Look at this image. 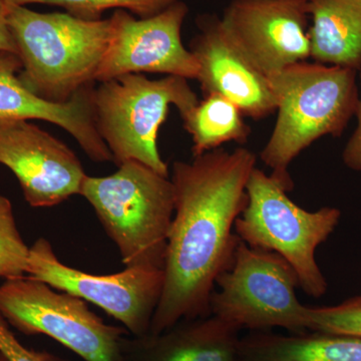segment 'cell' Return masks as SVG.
Returning <instances> with one entry per match:
<instances>
[{
    "mask_svg": "<svg viewBox=\"0 0 361 361\" xmlns=\"http://www.w3.org/2000/svg\"><path fill=\"white\" fill-rule=\"evenodd\" d=\"M256 167L250 149L219 148L173 164L175 211L169 230L163 293L149 334L211 315L216 280L229 269L240 239L236 220Z\"/></svg>",
    "mask_w": 361,
    "mask_h": 361,
    "instance_id": "6da1fadb",
    "label": "cell"
},
{
    "mask_svg": "<svg viewBox=\"0 0 361 361\" xmlns=\"http://www.w3.org/2000/svg\"><path fill=\"white\" fill-rule=\"evenodd\" d=\"M357 71L301 61L268 75L276 97L277 120L260 154L271 176L287 192L294 188L289 167L313 142L341 137L357 110Z\"/></svg>",
    "mask_w": 361,
    "mask_h": 361,
    "instance_id": "7a4b0ae2",
    "label": "cell"
},
{
    "mask_svg": "<svg viewBox=\"0 0 361 361\" xmlns=\"http://www.w3.org/2000/svg\"><path fill=\"white\" fill-rule=\"evenodd\" d=\"M6 6L23 63L18 78L25 87L42 99L63 104L94 85L110 44V18L87 20L68 13Z\"/></svg>",
    "mask_w": 361,
    "mask_h": 361,
    "instance_id": "3957f363",
    "label": "cell"
},
{
    "mask_svg": "<svg viewBox=\"0 0 361 361\" xmlns=\"http://www.w3.org/2000/svg\"><path fill=\"white\" fill-rule=\"evenodd\" d=\"M106 177L87 176L80 190L113 240L126 267L164 270L175 211L169 177L137 161H127Z\"/></svg>",
    "mask_w": 361,
    "mask_h": 361,
    "instance_id": "277c9868",
    "label": "cell"
},
{
    "mask_svg": "<svg viewBox=\"0 0 361 361\" xmlns=\"http://www.w3.org/2000/svg\"><path fill=\"white\" fill-rule=\"evenodd\" d=\"M277 180L255 167L247 182V204L235 222L246 245L281 256L295 272L298 285L313 298L329 284L316 261V250L336 231L341 212L334 207L305 210L289 198Z\"/></svg>",
    "mask_w": 361,
    "mask_h": 361,
    "instance_id": "5b68a950",
    "label": "cell"
},
{
    "mask_svg": "<svg viewBox=\"0 0 361 361\" xmlns=\"http://www.w3.org/2000/svg\"><path fill=\"white\" fill-rule=\"evenodd\" d=\"M188 80L178 75L149 80L142 73H128L94 87V123L116 166L137 161L169 177L158 149L159 130L171 106L183 118L199 103Z\"/></svg>",
    "mask_w": 361,
    "mask_h": 361,
    "instance_id": "8992f818",
    "label": "cell"
},
{
    "mask_svg": "<svg viewBox=\"0 0 361 361\" xmlns=\"http://www.w3.org/2000/svg\"><path fill=\"white\" fill-rule=\"evenodd\" d=\"M0 315L18 331L51 337L85 361H123L130 336L104 323L84 299L25 275L0 285Z\"/></svg>",
    "mask_w": 361,
    "mask_h": 361,
    "instance_id": "52a82bcc",
    "label": "cell"
},
{
    "mask_svg": "<svg viewBox=\"0 0 361 361\" xmlns=\"http://www.w3.org/2000/svg\"><path fill=\"white\" fill-rule=\"evenodd\" d=\"M217 286L211 314L239 330L281 327L293 334L307 332V306L297 298L295 272L278 254L251 248L240 240L232 265L217 278Z\"/></svg>",
    "mask_w": 361,
    "mask_h": 361,
    "instance_id": "ba28073f",
    "label": "cell"
},
{
    "mask_svg": "<svg viewBox=\"0 0 361 361\" xmlns=\"http://www.w3.org/2000/svg\"><path fill=\"white\" fill-rule=\"evenodd\" d=\"M27 274L56 290L94 304L135 337L149 334L165 281L164 270L158 268L126 267L108 275L75 269L59 260L45 238L30 247Z\"/></svg>",
    "mask_w": 361,
    "mask_h": 361,
    "instance_id": "9c48e42d",
    "label": "cell"
},
{
    "mask_svg": "<svg viewBox=\"0 0 361 361\" xmlns=\"http://www.w3.org/2000/svg\"><path fill=\"white\" fill-rule=\"evenodd\" d=\"M188 11L187 4L180 0L146 18H137L127 11L116 9L110 18V44L96 82L142 73L197 80L198 63L180 37Z\"/></svg>",
    "mask_w": 361,
    "mask_h": 361,
    "instance_id": "30bf717a",
    "label": "cell"
},
{
    "mask_svg": "<svg viewBox=\"0 0 361 361\" xmlns=\"http://www.w3.org/2000/svg\"><path fill=\"white\" fill-rule=\"evenodd\" d=\"M310 0H232L220 18L225 32L270 75L310 58Z\"/></svg>",
    "mask_w": 361,
    "mask_h": 361,
    "instance_id": "8fae6325",
    "label": "cell"
},
{
    "mask_svg": "<svg viewBox=\"0 0 361 361\" xmlns=\"http://www.w3.org/2000/svg\"><path fill=\"white\" fill-rule=\"evenodd\" d=\"M0 164L18 178L33 208L59 205L80 195L87 176L66 144L30 121L0 122Z\"/></svg>",
    "mask_w": 361,
    "mask_h": 361,
    "instance_id": "7c38bea8",
    "label": "cell"
},
{
    "mask_svg": "<svg viewBox=\"0 0 361 361\" xmlns=\"http://www.w3.org/2000/svg\"><path fill=\"white\" fill-rule=\"evenodd\" d=\"M198 25L200 32L189 49L198 63L197 80L205 96L220 94L255 121L276 111L269 78L233 42L220 18L204 16Z\"/></svg>",
    "mask_w": 361,
    "mask_h": 361,
    "instance_id": "4fadbf2b",
    "label": "cell"
},
{
    "mask_svg": "<svg viewBox=\"0 0 361 361\" xmlns=\"http://www.w3.org/2000/svg\"><path fill=\"white\" fill-rule=\"evenodd\" d=\"M21 68L18 54L0 51V122L40 120L54 123L75 137L90 160L113 161L94 123V85L80 90L66 103H52L23 85L18 78Z\"/></svg>",
    "mask_w": 361,
    "mask_h": 361,
    "instance_id": "5bb4252c",
    "label": "cell"
},
{
    "mask_svg": "<svg viewBox=\"0 0 361 361\" xmlns=\"http://www.w3.org/2000/svg\"><path fill=\"white\" fill-rule=\"evenodd\" d=\"M240 330L216 315L182 320L157 336H129L123 361H238Z\"/></svg>",
    "mask_w": 361,
    "mask_h": 361,
    "instance_id": "9a60e30c",
    "label": "cell"
},
{
    "mask_svg": "<svg viewBox=\"0 0 361 361\" xmlns=\"http://www.w3.org/2000/svg\"><path fill=\"white\" fill-rule=\"evenodd\" d=\"M310 58L361 70V0H311Z\"/></svg>",
    "mask_w": 361,
    "mask_h": 361,
    "instance_id": "2e32d148",
    "label": "cell"
},
{
    "mask_svg": "<svg viewBox=\"0 0 361 361\" xmlns=\"http://www.w3.org/2000/svg\"><path fill=\"white\" fill-rule=\"evenodd\" d=\"M246 361H361V337L312 334L280 336L255 332L240 341Z\"/></svg>",
    "mask_w": 361,
    "mask_h": 361,
    "instance_id": "e0dca14e",
    "label": "cell"
},
{
    "mask_svg": "<svg viewBox=\"0 0 361 361\" xmlns=\"http://www.w3.org/2000/svg\"><path fill=\"white\" fill-rule=\"evenodd\" d=\"M243 116L230 99L217 94H207L182 118L185 130L193 142V156L219 149L227 142L245 144L251 130Z\"/></svg>",
    "mask_w": 361,
    "mask_h": 361,
    "instance_id": "ac0fdd59",
    "label": "cell"
},
{
    "mask_svg": "<svg viewBox=\"0 0 361 361\" xmlns=\"http://www.w3.org/2000/svg\"><path fill=\"white\" fill-rule=\"evenodd\" d=\"M8 6H25L32 4L61 6L66 13L87 20H101L109 9H123L139 16L149 18L160 13L178 0H2Z\"/></svg>",
    "mask_w": 361,
    "mask_h": 361,
    "instance_id": "d6986e66",
    "label": "cell"
},
{
    "mask_svg": "<svg viewBox=\"0 0 361 361\" xmlns=\"http://www.w3.org/2000/svg\"><path fill=\"white\" fill-rule=\"evenodd\" d=\"M30 250L18 230L11 201L0 196V280L27 274Z\"/></svg>",
    "mask_w": 361,
    "mask_h": 361,
    "instance_id": "ffe728a7",
    "label": "cell"
},
{
    "mask_svg": "<svg viewBox=\"0 0 361 361\" xmlns=\"http://www.w3.org/2000/svg\"><path fill=\"white\" fill-rule=\"evenodd\" d=\"M306 318L310 331L361 337V295L338 305L307 307Z\"/></svg>",
    "mask_w": 361,
    "mask_h": 361,
    "instance_id": "44dd1931",
    "label": "cell"
},
{
    "mask_svg": "<svg viewBox=\"0 0 361 361\" xmlns=\"http://www.w3.org/2000/svg\"><path fill=\"white\" fill-rule=\"evenodd\" d=\"M0 353L8 361H68L44 351L25 348L14 336L7 322L0 315Z\"/></svg>",
    "mask_w": 361,
    "mask_h": 361,
    "instance_id": "7402d4cb",
    "label": "cell"
},
{
    "mask_svg": "<svg viewBox=\"0 0 361 361\" xmlns=\"http://www.w3.org/2000/svg\"><path fill=\"white\" fill-rule=\"evenodd\" d=\"M358 73H360V90L357 110L355 113L357 126L342 153L344 165L355 172H361V70Z\"/></svg>",
    "mask_w": 361,
    "mask_h": 361,
    "instance_id": "603a6c76",
    "label": "cell"
},
{
    "mask_svg": "<svg viewBox=\"0 0 361 361\" xmlns=\"http://www.w3.org/2000/svg\"><path fill=\"white\" fill-rule=\"evenodd\" d=\"M0 51L18 54L16 45L7 23V6L2 0H0Z\"/></svg>",
    "mask_w": 361,
    "mask_h": 361,
    "instance_id": "cb8c5ba5",
    "label": "cell"
},
{
    "mask_svg": "<svg viewBox=\"0 0 361 361\" xmlns=\"http://www.w3.org/2000/svg\"><path fill=\"white\" fill-rule=\"evenodd\" d=\"M0 361H8L6 360V357H4V355H1V353H0Z\"/></svg>",
    "mask_w": 361,
    "mask_h": 361,
    "instance_id": "d4e9b609",
    "label": "cell"
},
{
    "mask_svg": "<svg viewBox=\"0 0 361 361\" xmlns=\"http://www.w3.org/2000/svg\"><path fill=\"white\" fill-rule=\"evenodd\" d=\"M238 361H246V360H242V358L240 357V360Z\"/></svg>",
    "mask_w": 361,
    "mask_h": 361,
    "instance_id": "484cf974",
    "label": "cell"
},
{
    "mask_svg": "<svg viewBox=\"0 0 361 361\" xmlns=\"http://www.w3.org/2000/svg\"><path fill=\"white\" fill-rule=\"evenodd\" d=\"M310 1H311V0H310Z\"/></svg>",
    "mask_w": 361,
    "mask_h": 361,
    "instance_id": "4316f807",
    "label": "cell"
}]
</instances>
